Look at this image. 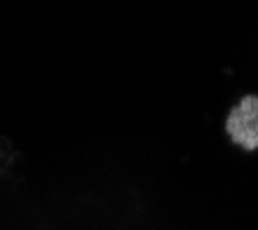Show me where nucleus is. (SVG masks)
Masks as SVG:
<instances>
[{
	"label": "nucleus",
	"instance_id": "1",
	"mask_svg": "<svg viewBox=\"0 0 258 230\" xmlns=\"http://www.w3.org/2000/svg\"><path fill=\"white\" fill-rule=\"evenodd\" d=\"M226 134L231 140L247 152L258 150V97L247 95L240 104L231 108L226 118Z\"/></svg>",
	"mask_w": 258,
	"mask_h": 230
}]
</instances>
